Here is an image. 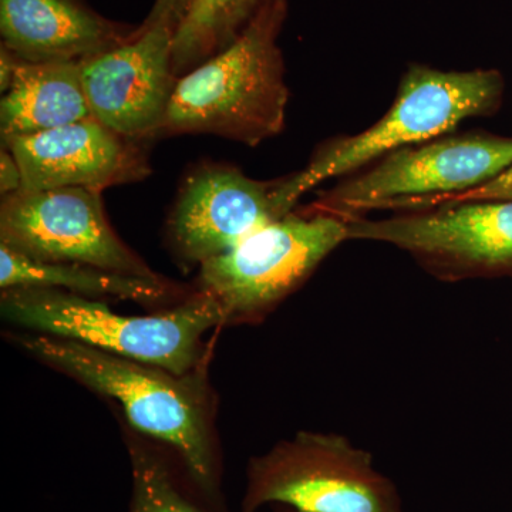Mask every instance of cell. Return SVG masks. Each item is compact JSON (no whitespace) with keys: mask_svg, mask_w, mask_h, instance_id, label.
Segmentation results:
<instances>
[{"mask_svg":"<svg viewBox=\"0 0 512 512\" xmlns=\"http://www.w3.org/2000/svg\"><path fill=\"white\" fill-rule=\"evenodd\" d=\"M23 352L120 403L128 426L173 448L205 494L217 490L214 407L202 366L185 375L42 333L9 336Z\"/></svg>","mask_w":512,"mask_h":512,"instance_id":"cell-1","label":"cell"},{"mask_svg":"<svg viewBox=\"0 0 512 512\" xmlns=\"http://www.w3.org/2000/svg\"><path fill=\"white\" fill-rule=\"evenodd\" d=\"M288 0H269L220 55L180 77L158 138L208 134L256 147L284 131L289 89L279 36Z\"/></svg>","mask_w":512,"mask_h":512,"instance_id":"cell-2","label":"cell"},{"mask_svg":"<svg viewBox=\"0 0 512 512\" xmlns=\"http://www.w3.org/2000/svg\"><path fill=\"white\" fill-rule=\"evenodd\" d=\"M0 312L6 322L30 332L76 340L177 375L200 366L202 338L225 325L218 303L195 288L171 308L127 316L111 311L104 301L62 289L20 286L3 289Z\"/></svg>","mask_w":512,"mask_h":512,"instance_id":"cell-3","label":"cell"},{"mask_svg":"<svg viewBox=\"0 0 512 512\" xmlns=\"http://www.w3.org/2000/svg\"><path fill=\"white\" fill-rule=\"evenodd\" d=\"M501 94L503 79L495 70L443 72L413 64L382 119L355 136L326 141L301 171L278 180L279 207L291 214L302 195L323 181L355 174L393 151L433 140L461 121L491 113Z\"/></svg>","mask_w":512,"mask_h":512,"instance_id":"cell-4","label":"cell"},{"mask_svg":"<svg viewBox=\"0 0 512 512\" xmlns=\"http://www.w3.org/2000/svg\"><path fill=\"white\" fill-rule=\"evenodd\" d=\"M345 241L348 221L299 208L204 262L194 288L218 303L225 325L258 322Z\"/></svg>","mask_w":512,"mask_h":512,"instance_id":"cell-5","label":"cell"},{"mask_svg":"<svg viewBox=\"0 0 512 512\" xmlns=\"http://www.w3.org/2000/svg\"><path fill=\"white\" fill-rule=\"evenodd\" d=\"M512 165V140L464 134L400 148L303 208L348 220L372 210H420L490 183Z\"/></svg>","mask_w":512,"mask_h":512,"instance_id":"cell-6","label":"cell"},{"mask_svg":"<svg viewBox=\"0 0 512 512\" xmlns=\"http://www.w3.org/2000/svg\"><path fill=\"white\" fill-rule=\"evenodd\" d=\"M295 512H402L396 485L372 454L342 434L299 431L248 464L242 508Z\"/></svg>","mask_w":512,"mask_h":512,"instance_id":"cell-7","label":"cell"},{"mask_svg":"<svg viewBox=\"0 0 512 512\" xmlns=\"http://www.w3.org/2000/svg\"><path fill=\"white\" fill-rule=\"evenodd\" d=\"M346 221L349 239L402 249L439 281L512 276V200L448 202Z\"/></svg>","mask_w":512,"mask_h":512,"instance_id":"cell-8","label":"cell"},{"mask_svg":"<svg viewBox=\"0 0 512 512\" xmlns=\"http://www.w3.org/2000/svg\"><path fill=\"white\" fill-rule=\"evenodd\" d=\"M0 245L33 261L158 275L111 228L101 192L86 188L5 195L0 205Z\"/></svg>","mask_w":512,"mask_h":512,"instance_id":"cell-9","label":"cell"},{"mask_svg":"<svg viewBox=\"0 0 512 512\" xmlns=\"http://www.w3.org/2000/svg\"><path fill=\"white\" fill-rule=\"evenodd\" d=\"M276 185L278 180H255L232 164L202 161L192 167L165 224L174 258L188 268L201 266L286 217Z\"/></svg>","mask_w":512,"mask_h":512,"instance_id":"cell-10","label":"cell"},{"mask_svg":"<svg viewBox=\"0 0 512 512\" xmlns=\"http://www.w3.org/2000/svg\"><path fill=\"white\" fill-rule=\"evenodd\" d=\"M168 20H144L123 45L79 62L94 119L121 136L158 138L178 83L174 72V37Z\"/></svg>","mask_w":512,"mask_h":512,"instance_id":"cell-11","label":"cell"},{"mask_svg":"<svg viewBox=\"0 0 512 512\" xmlns=\"http://www.w3.org/2000/svg\"><path fill=\"white\" fill-rule=\"evenodd\" d=\"M150 144L121 136L94 117L2 140L22 170V192L57 188L101 192L146 180L151 174Z\"/></svg>","mask_w":512,"mask_h":512,"instance_id":"cell-12","label":"cell"},{"mask_svg":"<svg viewBox=\"0 0 512 512\" xmlns=\"http://www.w3.org/2000/svg\"><path fill=\"white\" fill-rule=\"evenodd\" d=\"M137 30L103 18L83 0H0L2 46L29 63L83 62Z\"/></svg>","mask_w":512,"mask_h":512,"instance_id":"cell-13","label":"cell"},{"mask_svg":"<svg viewBox=\"0 0 512 512\" xmlns=\"http://www.w3.org/2000/svg\"><path fill=\"white\" fill-rule=\"evenodd\" d=\"M20 286L56 288L96 301L114 299L156 308H171L194 292V286L161 275H127L90 265L33 261L0 245V288Z\"/></svg>","mask_w":512,"mask_h":512,"instance_id":"cell-14","label":"cell"},{"mask_svg":"<svg viewBox=\"0 0 512 512\" xmlns=\"http://www.w3.org/2000/svg\"><path fill=\"white\" fill-rule=\"evenodd\" d=\"M92 117L79 63L19 60L0 103V134L2 140L30 136Z\"/></svg>","mask_w":512,"mask_h":512,"instance_id":"cell-15","label":"cell"},{"mask_svg":"<svg viewBox=\"0 0 512 512\" xmlns=\"http://www.w3.org/2000/svg\"><path fill=\"white\" fill-rule=\"evenodd\" d=\"M269 0H192L174 37L178 79L231 46Z\"/></svg>","mask_w":512,"mask_h":512,"instance_id":"cell-16","label":"cell"},{"mask_svg":"<svg viewBox=\"0 0 512 512\" xmlns=\"http://www.w3.org/2000/svg\"><path fill=\"white\" fill-rule=\"evenodd\" d=\"M126 441L133 471L130 512H202L181 494L167 464L143 436L126 429Z\"/></svg>","mask_w":512,"mask_h":512,"instance_id":"cell-17","label":"cell"},{"mask_svg":"<svg viewBox=\"0 0 512 512\" xmlns=\"http://www.w3.org/2000/svg\"><path fill=\"white\" fill-rule=\"evenodd\" d=\"M478 200H512V181L510 183H498L491 180L490 183L474 188V190L460 192V194L448 195L431 202L429 207L448 204V202L478 201Z\"/></svg>","mask_w":512,"mask_h":512,"instance_id":"cell-18","label":"cell"},{"mask_svg":"<svg viewBox=\"0 0 512 512\" xmlns=\"http://www.w3.org/2000/svg\"><path fill=\"white\" fill-rule=\"evenodd\" d=\"M23 178L18 160L5 146L0 150V192L5 195L18 194L22 190Z\"/></svg>","mask_w":512,"mask_h":512,"instance_id":"cell-19","label":"cell"},{"mask_svg":"<svg viewBox=\"0 0 512 512\" xmlns=\"http://www.w3.org/2000/svg\"><path fill=\"white\" fill-rule=\"evenodd\" d=\"M191 3L192 0H154L153 9L147 18L168 20L178 29L190 10Z\"/></svg>","mask_w":512,"mask_h":512,"instance_id":"cell-20","label":"cell"},{"mask_svg":"<svg viewBox=\"0 0 512 512\" xmlns=\"http://www.w3.org/2000/svg\"><path fill=\"white\" fill-rule=\"evenodd\" d=\"M19 60V57L9 52L6 47L0 46V92L3 94L10 89Z\"/></svg>","mask_w":512,"mask_h":512,"instance_id":"cell-21","label":"cell"},{"mask_svg":"<svg viewBox=\"0 0 512 512\" xmlns=\"http://www.w3.org/2000/svg\"><path fill=\"white\" fill-rule=\"evenodd\" d=\"M494 181H498V183H510V181H512V165L507 171H505V173L494 178Z\"/></svg>","mask_w":512,"mask_h":512,"instance_id":"cell-22","label":"cell"}]
</instances>
